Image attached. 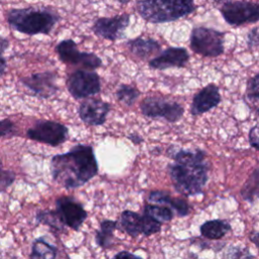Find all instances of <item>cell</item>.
<instances>
[{
	"mask_svg": "<svg viewBox=\"0 0 259 259\" xmlns=\"http://www.w3.org/2000/svg\"><path fill=\"white\" fill-rule=\"evenodd\" d=\"M169 156L173 163L168 164L167 170L174 189L186 197L201 194L208 181L209 163L206 153L198 148H171Z\"/></svg>",
	"mask_w": 259,
	"mask_h": 259,
	"instance_id": "6da1fadb",
	"label": "cell"
},
{
	"mask_svg": "<svg viewBox=\"0 0 259 259\" xmlns=\"http://www.w3.org/2000/svg\"><path fill=\"white\" fill-rule=\"evenodd\" d=\"M50 170L53 181L65 189L85 185L98 174V162L93 147L77 144L68 152L53 156Z\"/></svg>",
	"mask_w": 259,
	"mask_h": 259,
	"instance_id": "7a4b0ae2",
	"label": "cell"
},
{
	"mask_svg": "<svg viewBox=\"0 0 259 259\" xmlns=\"http://www.w3.org/2000/svg\"><path fill=\"white\" fill-rule=\"evenodd\" d=\"M5 18L10 28L15 31L26 35H48L61 16L51 7L28 6L7 10Z\"/></svg>",
	"mask_w": 259,
	"mask_h": 259,
	"instance_id": "3957f363",
	"label": "cell"
},
{
	"mask_svg": "<svg viewBox=\"0 0 259 259\" xmlns=\"http://www.w3.org/2000/svg\"><path fill=\"white\" fill-rule=\"evenodd\" d=\"M136 9L150 23H166L184 18L196 9L194 0H137Z\"/></svg>",
	"mask_w": 259,
	"mask_h": 259,
	"instance_id": "277c9868",
	"label": "cell"
},
{
	"mask_svg": "<svg viewBox=\"0 0 259 259\" xmlns=\"http://www.w3.org/2000/svg\"><path fill=\"white\" fill-rule=\"evenodd\" d=\"M225 32L211 27L195 26L192 28L189 37V46L195 54L217 58L225 52Z\"/></svg>",
	"mask_w": 259,
	"mask_h": 259,
	"instance_id": "5b68a950",
	"label": "cell"
},
{
	"mask_svg": "<svg viewBox=\"0 0 259 259\" xmlns=\"http://www.w3.org/2000/svg\"><path fill=\"white\" fill-rule=\"evenodd\" d=\"M140 109L146 117L164 119L171 123L180 120L184 113L183 106L176 100L158 96L144 98L140 103Z\"/></svg>",
	"mask_w": 259,
	"mask_h": 259,
	"instance_id": "8992f818",
	"label": "cell"
},
{
	"mask_svg": "<svg viewBox=\"0 0 259 259\" xmlns=\"http://www.w3.org/2000/svg\"><path fill=\"white\" fill-rule=\"evenodd\" d=\"M220 12L225 21L232 26L259 21V2L250 0H228L221 4Z\"/></svg>",
	"mask_w": 259,
	"mask_h": 259,
	"instance_id": "52a82bcc",
	"label": "cell"
},
{
	"mask_svg": "<svg viewBox=\"0 0 259 259\" xmlns=\"http://www.w3.org/2000/svg\"><path fill=\"white\" fill-rule=\"evenodd\" d=\"M70 95L78 100L94 96L100 92L101 82L99 75L94 70L78 69L72 72L66 81Z\"/></svg>",
	"mask_w": 259,
	"mask_h": 259,
	"instance_id": "ba28073f",
	"label": "cell"
},
{
	"mask_svg": "<svg viewBox=\"0 0 259 259\" xmlns=\"http://www.w3.org/2000/svg\"><path fill=\"white\" fill-rule=\"evenodd\" d=\"M26 137L51 147H58L68 141L69 128L59 121L38 119L26 131Z\"/></svg>",
	"mask_w": 259,
	"mask_h": 259,
	"instance_id": "9c48e42d",
	"label": "cell"
},
{
	"mask_svg": "<svg viewBox=\"0 0 259 259\" xmlns=\"http://www.w3.org/2000/svg\"><path fill=\"white\" fill-rule=\"evenodd\" d=\"M55 51L60 61L67 65L81 66L89 70H96L102 66V60L99 56L91 52H80L72 38L62 39L57 44Z\"/></svg>",
	"mask_w": 259,
	"mask_h": 259,
	"instance_id": "30bf717a",
	"label": "cell"
},
{
	"mask_svg": "<svg viewBox=\"0 0 259 259\" xmlns=\"http://www.w3.org/2000/svg\"><path fill=\"white\" fill-rule=\"evenodd\" d=\"M131 14L122 13L111 17L97 18L91 29L93 33L103 39L115 41L125 37V30L130 25Z\"/></svg>",
	"mask_w": 259,
	"mask_h": 259,
	"instance_id": "8fae6325",
	"label": "cell"
},
{
	"mask_svg": "<svg viewBox=\"0 0 259 259\" xmlns=\"http://www.w3.org/2000/svg\"><path fill=\"white\" fill-rule=\"evenodd\" d=\"M57 78L58 74L56 72L45 71L21 77L19 81L24 87L29 89L34 96L48 99L54 96L59 90V86L56 83Z\"/></svg>",
	"mask_w": 259,
	"mask_h": 259,
	"instance_id": "7c38bea8",
	"label": "cell"
},
{
	"mask_svg": "<svg viewBox=\"0 0 259 259\" xmlns=\"http://www.w3.org/2000/svg\"><path fill=\"white\" fill-rule=\"evenodd\" d=\"M55 205L64 224L74 231H79L88 217L82 203L71 196L63 195L58 197Z\"/></svg>",
	"mask_w": 259,
	"mask_h": 259,
	"instance_id": "4fadbf2b",
	"label": "cell"
},
{
	"mask_svg": "<svg viewBox=\"0 0 259 259\" xmlns=\"http://www.w3.org/2000/svg\"><path fill=\"white\" fill-rule=\"evenodd\" d=\"M110 110V103L99 98L88 97L80 103L78 107V115L85 124L98 126L105 123Z\"/></svg>",
	"mask_w": 259,
	"mask_h": 259,
	"instance_id": "5bb4252c",
	"label": "cell"
},
{
	"mask_svg": "<svg viewBox=\"0 0 259 259\" xmlns=\"http://www.w3.org/2000/svg\"><path fill=\"white\" fill-rule=\"evenodd\" d=\"M189 53L183 47H169L149 61V67L154 70L169 68H184L189 61Z\"/></svg>",
	"mask_w": 259,
	"mask_h": 259,
	"instance_id": "9a60e30c",
	"label": "cell"
},
{
	"mask_svg": "<svg viewBox=\"0 0 259 259\" xmlns=\"http://www.w3.org/2000/svg\"><path fill=\"white\" fill-rule=\"evenodd\" d=\"M222 101L220 88L213 84H207L194 94L190 104V114L193 116L203 114L217 107Z\"/></svg>",
	"mask_w": 259,
	"mask_h": 259,
	"instance_id": "2e32d148",
	"label": "cell"
},
{
	"mask_svg": "<svg viewBox=\"0 0 259 259\" xmlns=\"http://www.w3.org/2000/svg\"><path fill=\"white\" fill-rule=\"evenodd\" d=\"M125 45L130 53L142 61H146L150 57L161 52L160 42L152 37L138 36L128 39Z\"/></svg>",
	"mask_w": 259,
	"mask_h": 259,
	"instance_id": "e0dca14e",
	"label": "cell"
},
{
	"mask_svg": "<svg viewBox=\"0 0 259 259\" xmlns=\"http://www.w3.org/2000/svg\"><path fill=\"white\" fill-rule=\"evenodd\" d=\"M148 200L153 203L170 206L178 217L183 218L190 213V205L183 198L172 197L164 190H152L148 195Z\"/></svg>",
	"mask_w": 259,
	"mask_h": 259,
	"instance_id": "ac0fdd59",
	"label": "cell"
},
{
	"mask_svg": "<svg viewBox=\"0 0 259 259\" xmlns=\"http://www.w3.org/2000/svg\"><path fill=\"white\" fill-rule=\"evenodd\" d=\"M119 229L126 233L128 236L136 238L142 234L143 229V215L136 211L124 209L121 211L118 220Z\"/></svg>",
	"mask_w": 259,
	"mask_h": 259,
	"instance_id": "d6986e66",
	"label": "cell"
},
{
	"mask_svg": "<svg viewBox=\"0 0 259 259\" xmlns=\"http://www.w3.org/2000/svg\"><path fill=\"white\" fill-rule=\"evenodd\" d=\"M35 222L37 225H44L50 228L51 232L55 235L66 233L65 224L59 212L52 209H41L35 213Z\"/></svg>",
	"mask_w": 259,
	"mask_h": 259,
	"instance_id": "ffe728a7",
	"label": "cell"
},
{
	"mask_svg": "<svg viewBox=\"0 0 259 259\" xmlns=\"http://www.w3.org/2000/svg\"><path fill=\"white\" fill-rule=\"evenodd\" d=\"M231 231V225L224 220L206 221L199 227L200 235L208 240H220Z\"/></svg>",
	"mask_w": 259,
	"mask_h": 259,
	"instance_id": "44dd1931",
	"label": "cell"
},
{
	"mask_svg": "<svg viewBox=\"0 0 259 259\" xmlns=\"http://www.w3.org/2000/svg\"><path fill=\"white\" fill-rule=\"evenodd\" d=\"M118 228L116 221L103 220L100 222L99 229L95 233V243L101 249H109L112 246L114 231Z\"/></svg>",
	"mask_w": 259,
	"mask_h": 259,
	"instance_id": "7402d4cb",
	"label": "cell"
},
{
	"mask_svg": "<svg viewBox=\"0 0 259 259\" xmlns=\"http://www.w3.org/2000/svg\"><path fill=\"white\" fill-rule=\"evenodd\" d=\"M58 256V249L45 238L35 239L31 244L29 258L31 259H54Z\"/></svg>",
	"mask_w": 259,
	"mask_h": 259,
	"instance_id": "603a6c76",
	"label": "cell"
},
{
	"mask_svg": "<svg viewBox=\"0 0 259 259\" xmlns=\"http://www.w3.org/2000/svg\"><path fill=\"white\" fill-rule=\"evenodd\" d=\"M241 197L248 202H253L259 197V167L255 168L247 178L240 190Z\"/></svg>",
	"mask_w": 259,
	"mask_h": 259,
	"instance_id": "cb8c5ba5",
	"label": "cell"
},
{
	"mask_svg": "<svg viewBox=\"0 0 259 259\" xmlns=\"http://www.w3.org/2000/svg\"><path fill=\"white\" fill-rule=\"evenodd\" d=\"M143 212L152 215L162 223L169 222L174 217V210L170 206L158 203H146Z\"/></svg>",
	"mask_w": 259,
	"mask_h": 259,
	"instance_id": "d4e9b609",
	"label": "cell"
},
{
	"mask_svg": "<svg viewBox=\"0 0 259 259\" xmlns=\"http://www.w3.org/2000/svg\"><path fill=\"white\" fill-rule=\"evenodd\" d=\"M115 95L120 103L126 106H132L135 104V102L141 95V92L132 85L120 84L116 89Z\"/></svg>",
	"mask_w": 259,
	"mask_h": 259,
	"instance_id": "484cf974",
	"label": "cell"
},
{
	"mask_svg": "<svg viewBox=\"0 0 259 259\" xmlns=\"http://www.w3.org/2000/svg\"><path fill=\"white\" fill-rule=\"evenodd\" d=\"M245 97L250 104H255V106L259 103V74L251 77L246 86Z\"/></svg>",
	"mask_w": 259,
	"mask_h": 259,
	"instance_id": "4316f807",
	"label": "cell"
},
{
	"mask_svg": "<svg viewBox=\"0 0 259 259\" xmlns=\"http://www.w3.org/2000/svg\"><path fill=\"white\" fill-rule=\"evenodd\" d=\"M143 229H142V235L145 237H149L151 235L157 234L162 229V222L156 220L152 215L143 212Z\"/></svg>",
	"mask_w": 259,
	"mask_h": 259,
	"instance_id": "83f0119b",
	"label": "cell"
},
{
	"mask_svg": "<svg viewBox=\"0 0 259 259\" xmlns=\"http://www.w3.org/2000/svg\"><path fill=\"white\" fill-rule=\"evenodd\" d=\"M16 174L12 170H1V181H0V189L1 192H4L6 188H8L15 181Z\"/></svg>",
	"mask_w": 259,
	"mask_h": 259,
	"instance_id": "f1b7e54d",
	"label": "cell"
},
{
	"mask_svg": "<svg viewBox=\"0 0 259 259\" xmlns=\"http://www.w3.org/2000/svg\"><path fill=\"white\" fill-rule=\"evenodd\" d=\"M15 134V125L9 118H3L0 121V137L2 139L12 137Z\"/></svg>",
	"mask_w": 259,
	"mask_h": 259,
	"instance_id": "f546056e",
	"label": "cell"
},
{
	"mask_svg": "<svg viewBox=\"0 0 259 259\" xmlns=\"http://www.w3.org/2000/svg\"><path fill=\"white\" fill-rule=\"evenodd\" d=\"M247 46L249 49L259 48V26L253 27L247 34Z\"/></svg>",
	"mask_w": 259,
	"mask_h": 259,
	"instance_id": "4dcf8cb0",
	"label": "cell"
},
{
	"mask_svg": "<svg viewBox=\"0 0 259 259\" xmlns=\"http://www.w3.org/2000/svg\"><path fill=\"white\" fill-rule=\"evenodd\" d=\"M248 141L252 148L259 151V124L251 127L248 134Z\"/></svg>",
	"mask_w": 259,
	"mask_h": 259,
	"instance_id": "1f68e13d",
	"label": "cell"
},
{
	"mask_svg": "<svg viewBox=\"0 0 259 259\" xmlns=\"http://www.w3.org/2000/svg\"><path fill=\"white\" fill-rule=\"evenodd\" d=\"M225 257H232V258H241V257H253L248 251V249H242L240 247H232L230 249V253L224 255Z\"/></svg>",
	"mask_w": 259,
	"mask_h": 259,
	"instance_id": "d6a6232c",
	"label": "cell"
},
{
	"mask_svg": "<svg viewBox=\"0 0 259 259\" xmlns=\"http://www.w3.org/2000/svg\"><path fill=\"white\" fill-rule=\"evenodd\" d=\"M127 139H128L130 141H132L133 144H135V145H140V144H142V143L144 142L143 137L140 136V135L137 134V133L130 134V135L127 136Z\"/></svg>",
	"mask_w": 259,
	"mask_h": 259,
	"instance_id": "836d02e7",
	"label": "cell"
},
{
	"mask_svg": "<svg viewBox=\"0 0 259 259\" xmlns=\"http://www.w3.org/2000/svg\"><path fill=\"white\" fill-rule=\"evenodd\" d=\"M122 257H135V258H140V256L134 254V253H131V252H127V251H120L118 253H116L114 255V258H122Z\"/></svg>",
	"mask_w": 259,
	"mask_h": 259,
	"instance_id": "e575fe53",
	"label": "cell"
},
{
	"mask_svg": "<svg viewBox=\"0 0 259 259\" xmlns=\"http://www.w3.org/2000/svg\"><path fill=\"white\" fill-rule=\"evenodd\" d=\"M9 47V40L4 37V36H1L0 38V49H1V55L4 54V52L6 51V49H8Z\"/></svg>",
	"mask_w": 259,
	"mask_h": 259,
	"instance_id": "d590c367",
	"label": "cell"
},
{
	"mask_svg": "<svg viewBox=\"0 0 259 259\" xmlns=\"http://www.w3.org/2000/svg\"><path fill=\"white\" fill-rule=\"evenodd\" d=\"M5 69H6V59L3 55H1V58H0V75H1V77L4 75Z\"/></svg>",
	"mask_w": 259,
	"mask_h": 259,
	"instance_id": "8d00e7d4",
	"label": "cell"
},
{
	"mask_svg": "<svg viewBox=\"0 0 259 259\" xmlns=\"http://www.w3.org/2000/svg\"><path fill=\"white\" fill-rule=\"evenodd\" d=\"M250 240H251V242L254 243L255 246L259 249V232L253 233V234L250 236Z\"/></svg>",
	"mask_w": 259,
	"mask_h": 259,
	"instance_id": "74e56055",
	"label": "cell"
},
{
	"mask_svg": "<svg viewBox=\"0 0 259 259\" xmlns=\"http://www.w3.org/2000/svg\"><path fill=\"white\" fill-rule=\"evenodd\" d=\"M118 3H120V4H127L131 0H116Z\"/></svg>",
	"mask_w": 259,
	"mask_h": 259,
	"instance_id": "f35d334b",
	"label": "cell"
},
{
	"mask_svg": "<svg viewBox=\"0 0 259 259\" xmlns=\"http://www.w3.org/2000/svg\"><path fill=\"white\" fill-rule=\"evenodd\" d=\"M215 4H223L224 2H226V1H228V0H212Z\"/></svg>",
	"mask_w": 259,
	"mask_h": 259,
	"instance_id": "ab89813d",
	"label": "cell"
},
{
	"mask_svg": "<svg viewBox=\"0 0 259 259\" xmlns=\"http://www.w3.org/2000/svg\"><path fill=\"white\" fill-rule=\"evenodd\" d=\"M255 110H256V112H257V114L259 115V103L255 106Z\"/></svg>",
	"mask_w": 259,
	"mask_h": 259,
	"instance_id": "60d3db41",
	"label": "cell"
}]
</instances>
